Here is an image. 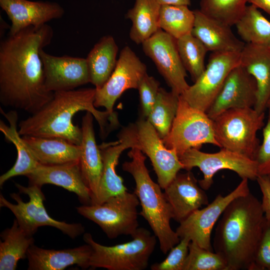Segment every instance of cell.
I'll return each mask as SVG.
<instances>
[{
    "label": "cell",
    "mask_w": 270,
    "mask_h": 270,
    "mask_svg": "<svg viewBox=\"0 0 270 270\" xmlns=\"http://www.w3.org/2000/svg\"><path fill=\"white\" fill-rule=\"evenodd\" d=\"M164 190L172 219L179 223L202 206L209 204L208 196L190 170L178 172Z\"/></svg>",
    "instance_id": "d6986e66"
},
{
    "label": "cell",
    "mask_w": 270,
    "mask_h": 270,
    "mask_svg": "<svg viewBox=\"0 0 270 270\" xmlns=\"http://www.w3.org/2000/svg\"><path fill=\"white\" fill-rule=\"evenodd\" d=\"M194 10L188 6L162 4L160 6L159 26L176 40L192 33L194 22Z\"/></svg>",
    "instance_id": "1f68e13d"
},
{
    "label": "cell",
    "mask_w": 270,
    "mask_h": 270,
    "mask_svg": "<svg viewBox=\"0 0 270 270\" xmlns=\"http://www.w3.org/2000/svg\"><path fill=\"white\" fill-rule=\"evenodd\" d=\"M266 108H270V98L267 102Z\"/></svg>",
    "instance_id": "ee69618b"
},
{
    "label": "cell",
    "mask_w": 270,
    "mask_h": 270,
    "mask_svg": "<svg viewBox=\"0 0 270 270\" xmlns=\"http://www.w3.org/2000/svg\"><path fill=\"white\" fill-rule=\"evenodd\" d=\"M96 92L95 88L54 92L52 100L20 122L19 134L21 136L59 138L80 146L82 129L74 124L72 118L77 112L85 110L94 117L102 135H107L119 124L118 116H112L106 110H98L95 107Z\"/></svg>",
    "instance_id": "7a4b0ae2"
},
{
    "label": "cell",
    "mask_w": 270,
    "mask_h": 270,
    "mask_svg": "<svg viewBox=\"0 0 270 270\" xmlns=\"http://www.w3.org/2000/svg\"><path fill=\"white\" fill-rule=\"evenodd\" d=\"M160 88V82L146 72L140 80L137 89L138 90L142 114L147 118L152 112Z\"/></svg>",
    "instance_id": "8d00e7d4"
},
{
    "label": "cell",
    "mask_w": 270,
    "mask_h": 270,
    "mask_svg": "<svg viewBox=\"0 0 270 270\" xmlns=\"http://www.w3.org/2000/svg\"><path fill=\"white\" fill-rule=\"evenodd\" d=\"M0 6L12 22L8 34H14L30 26H40L62 18L64 9L54 2L0 0Z\"/></svg>",
    "instance_id": "ffe728a7"
},
{
    "label": "cell",
    "mask_w": 270,
    "mask_h": 270,
    "mask_svg": "<svg viewBox=\"0 0 270 270\" xmlns=\"http://www.w3.org/2000/svg\"><path fill=\"white\" fill-rule=\"evenodd\" d=\"M142 50L156 65L171 91L178 96L189 87L186 70L180 60L176 40L159 29L142 44Z\"/></svg>",
    "instance_id": "5bb4252c"
},
{
    "label": "cell",
    "mask_w": 270,
    "mask_h": 270,
    "mask_svg": "<svg viewBox=\"0 0 270 270\" xmlns=\"http://www.w3.org/2000/svg\"><path fill=\"white\" fill-rule=\"evenodd\" d=\"M240 64L256 80L258 94L254 108L264 112L270 98V48L245 43L240 52Z\"/></svg>",
    "instance_id": "d4e9b609"
},
{
    "label": "cell",
    "mask_w": 270,
    "mask_h": 270,
    "mask_svg": "<svg viewBox=\"0 0 270 270\" xmlns=\"http://www.w3.org/2000/svg\"><path fill=\"white\" fill-rule=\"evenodd\" d=\"M30 184H54L75 193L84 204H92L90 191L84 184L79 161L54 165L39 164L26 176Z\"/></svg>",
    "instance_id": "44dd1931"
},
{
    "label": "cell",
    "mask_w": 270,
    "mask_h": 270,
    "mask_svg": "<svg viewBox=\"0 0 270 270\" xmlns=\"http://www.w3.org/2000/svg\"><path fill=\"white\" fill-rule=\"evenodd\" d=\"M265 113L254 108L228 110L213 120L214 137L220 148L255 160L260 146L257 132L264 125Z\"/></svg>",
    "instance_id": "5b68a950"
},
{
    "label": "cell",
    "mask_w": 270,
    "mask_h": 270,
    "mask_svg": "<svg viewBox=\"0 0 270 270\" xmlns=\"http://www.w3.org/2000/svg\"><path fill=\"white\" fill-rule=\"evenodd\" d=\"M248 180L242 178L229 194L224 196L218 194L206 207L196 210L180 222L176 230L180 239L188 238L200 246L213 251L211 234L214 226L232 201L250 192Z\"/></svg>",
    "instance_id": "7c38bea8"
},
{
    "label": "cell",
    "mask_w": 270,
    "mask_h": 270,
    "mask_svg": "<svg viewBox=\"0 0 270 270\" xmlns=\"http://www.w3.org/2000/svg\"><path fill=\"white\" fill-rule=\"evenodd\" d=\"M91 246L86 244L76 248L48 250L32 244L27 252L28 270H62L76 264L84 269L90 268Z\"/></svg>",
    "instance_id": "cb8c5ba5"
},
{
    "label": "cell",
    "mask_w": 270,
    "mask_h": 270,
    "mask_svg": "<svg viewBox=\"0 0 270 270\" xmlns=\"http://www.w3.org/2000/svg\"><path fill=\"white\" fill-rule=\"evenodd\" d=\"M146 72V65L132 49L128 46L124 47L109 78L102 87L96 88L95 107H104L112 116H118L113 110L116 100L126 90L137 89Z\"/></svg>",
    "instance_id": "4fadbf2b"
},
{
    "label": "cell",
    "mask_w": 270,
    "mask_h": 270,
    "mask_svg": "<svg viewBox=\"0 0 270 270\" xmlns=\"http://www.w3.org/2000/svg\"><path fill=\"white\" fill-rule=\"evenodd\" d=\"M15 186L20 192L28 196L29 201L24 202L19 194L14 192L10 194L16 202L14 204L0 194V206L12 212L20 226L28 234L33 236L39 227L45 226L54 227L72 238L84 232V226L80 223L68 224L56 220L48 214L44 205L45 197L41 186L31 184L24 186L18 183H15Z\"/></svg>",
    "instance_id": "9c48e42d"
},
{
    "label": "cell",
    "mask_w": 270,
    "mask_h": 270,
    "mask_svg": "<svg viewBox=\"0 0 270 270\" xmlns=\"http://www.w3.org/2000/svg\"><path fill=\"white\" fill-rule=\"evenodd\" d=\"M162 140L168 148L174 150L178 157L190 148L200 150L204 144L220 148L214 137L213 120L206 112L189 104L181 96L170 130Z\"/></svg>",
    "instance_id": "52a82bcc"
},
{
    "label": "cell",
    "mask_w": 270,
    "mask_h": 270,
    "mask_svg": "<svg viewBox=\"0 0 270 270\" xmlns=\"http://www.w3.org/2000/svg\"><path fill=\"white\" fill-rule=\"evenodd\" d=\"M257 94L256 80L239 64L228 74L218 96L206 112L214 120L229 109L254 108Z\"/></svg>",
    "instance_id": "e0dca14e"
},
{
    "label": "cell",
    "mask_w": 270,
    "mask_h": 270,
    "mask_svg": "<svg viewBox=\"0 0 270 270\" xmlns=\"http://www.w3.org/2000/svg\"><path fill=\"white\" fill-rule=\"evenodd\" d=\"M248 2L270 15V0H248Z\"/></svg>",
    "instance_id": "b9f144b4"
},
{
    "label": "cell",
    "mask_w": 270,
    "mask_h": 270,
    "mask_svg": "<svg viewBox=\"0 0 270 270\" xmlns=\"http://www.w3.org/2000/svg\"><path fill=\"white\" fill-rule=\"evenodd\" d=\"M160 6L157 0H135L126 14V18L132 22L129 36L134 43L142 44L160 29Z\"/></svg>",
    "instance_id": "f1b7e54d"
},
{
    "label": "cell",
    "mask_w": 270,
    "mask_h": 270,
    "mask_svg": "<svg viewBox=\"0 0 270 270\" xmlns=\"http://www.w3.org/2000/svg\"><path fill=\"white\" fill-rule=\"evenodd\" d=\"M270 270V219H265L250 270Z\"/></svg>",
    "instance_id": "f35d334b"
},
{
    "label": "cell",
    "mask_w": 270,
    "mask_h": 270,
    "mask_svg": "<svg viewBox=\"0 0 270 270\" xmlns=\"http://www.w3.org/2000/svg\"><path fill=\"white\" fill-rule=\"evenodd\" d=\"M179 158L186 171L195 167L201 170L203 178L198 183L204 190H208L213 184L214 174L222 170H232L242 179L254 180L258 176L255 160L224 148L214 153H206L192 148L184 152Z\"/></svg>",
    "instance_id": "30bf717a"
},
{
    "label": "cell",
    "mask_w": 270,
    "mask_h": 270,
    "mask_svg": "<svg viewBox=\"0 0 270 270\" xmlns=\"http://www.w3.org/2000/svg\"><path fill=\"white\" fill-rule=\"evenodd\" d=\"M139 200L128 191L112 196L102 204H84L78 212L96 224L110 238L120 235L132 236L138 228L137 208Z\"/></svg>",
    "instance_id": "ba28073f"
},
{
    "label": "cell",
    "mask_w": 270,
    "mask_h": 270,
    "mask_svg": "<svg viewBox=\"0 0 270 270\" xmlns=\"http://www.w3.org/2000/svg\"><path fill=\"white\" fill-rule=\"evenodd\" d=\"M179 96L160 87L153 108L146 118L162 139L170 130L176 114Z\"/></svg>",
    "instance_id": "d6a6232c"
},
{
    "label": "cell",
    "mask_w": 270,
    "mask_h": 270,
    "mask_svg": "<svg viewBox=\"0 0 270 270\" xmlns=\"http://www.w3.org/2000/svg\"><path fill=\"white\" fill-rule=\"evenodd\" d=\"M160 5H181L188 6L190 4V0H157Z\"/></svg>",
    "instance_id": "7bdbcfd3"
},
{
    "label": "cell",
    "mask_w": 270,
    "mask_h": 270,
    "mask_svg": "<svg viewBox=\"0 0 270 270\" xmlns=\"http://www.w3.org/2000/svg\"><path fill=\"white\" fill-rule=\"evenodd\" d=\"M0 237L3 241H0V270H15L19 260L27 258L28 250L34 244L33 236L26 233L15 218L12 227L2 231Z\"/></svg>",
    "instance_id": "f546056e"
},
{
    "label": "cell",
    "mask_w": 270,
    "mask_h": 270,
    "mask_svg": "<svg viewBox=\"0 0 270 270\" xmlns=\"http://www.w3.org/2000/svg\"><path fill=\"white\" fill-rule=\"evenodd\" d=\"M132 240L126 243L106 246L96 242L90 233L83 238L92 248L90 268L108 270H144L154 252L156 237L148 230L138 228L131 236Z\"/></svg>",
    "instance_id": "8992f818"
},
{
    "label": "cell",
    "mask_w": 270,
    "mask_h": 270,
    "mask_svg": "<svg viewBox=\"0 0 270 270\" xmlns=\"http://www.w3.org/2000/svg\"><path fill=\"white\" fill-rule=\"evenodd\" d=\"M138 148L151 161L158 182L164 189L184 169L176 152L168 148L147 119L140 118L134 124Z\"/></svg>",
    "instance_id": "9a60e30c"
},
{
    "label": "cell",
    "mask_w": 270,
    "mask_h": 270,
    "mask_svg": "<svg viewBox=\"0 0 270 270\" xmlns=\"http://www.w3.org/2000/svg\"><path fill=\"white\" fill-rule=\"evenodd\" d=\"M54 35L46 24L30 26L0 42V102L32 114L54 96L45 86L40 50Z\"/></svg>",
    "instance_id": "6da1fadb"
},
{
    "label": "cell",
    "mask_w": 270,
    "mask_h": 270,
    "mask_svg": "<svg viewBox=\"0 0 270 270\" xmlns=\"http://www.w3.org/2000/svg\"><path fill=\"white\" fill-rule=\"evenodd\" d=\"M0 112L9 122L8 126L0 120V130L4 134L6 140L14 145L17 152V158L14 166L0 176V186L2 187L6 181L12 177L26 176L40 163L18 132L17 112L14 110L5 112L2 108H0Z\"/></svg>",
    "instance_id": "4316f807"
},
{
    "label": "cell",
    "mask_w": 270,
    "mask_h": 270,
    "mask_svg": "<svg viewBox=\"0 0 270 270\" xmlns=\"http://www.w3.org/2000/svg\"><path fill=\"white\" fill-rule=\"evenodd\" d=\"M262 137L255 160L258 175L270 178V110L266 124L262 130Z\"/></svg>",
    "instance_id": "ab89813d"
},
{
    "label": "cell",
    "mask_w": 270,
    "mask_h": 270,
    "mask_svg": "<svg viewBox=\"0 0 270 270\" xmlns=\"http://www.w3.org/2000/svg\"><path fill=\"white\" fill-rule=\"evenodd\" d=\"M256 180L262 193V198L261 202L262 209L265 218L270 219V178L258 175Z\"/></svg>",
    "instance_id": "60d3db41"
},
{
    "label": "cell",
    "mask_w": 270,
    "mask_h": 270,
    "mask_svg": "<svg viewBox=\"0 0 270 270\" xmlns=\"http://www.w3.org/2000/svg\"><path fill=\"white\" fill-rule=\"evenodd\" d=\"M190 240L181 238L180 242L170 250L167 257L162 262L152 264V270H182L188 256Z\"/></svg>",
    "instance_id": "74e56055"
},
{
    "label": "cell",
    "mask_w": 270,
    "mask_h": 270,
    "mask_svg": "<svg viewBox=\"0 0 270 270\" xmlns=\"http://www.w3.org/2000/svg\"><path fill=\"white\" fill-rule=\"evenodd\" d=\"M81 129L79 164L83 180L90 191L92 204L97 197L103 162L100 150L96 140L93 115L89 112H86L82 118Z\"/></svg>",
    "instance_id": "7402d4cb"
},
{
    "label": "cell",
    "mask_w": 270,
    "mask_h": 270,
    "mask_svg": "<svg viewBox=\"0 0 270 270\" xmlns=\"http://www.w3.org/2000/svg\"><path fill=\"white\" fill-rule=\"evenodd\" d=\"M176 46L184 66L195 82L206 68L204 60L208 50L192 33L177 39Z\"/></svg>",
    "instance_id": "836d02e7"
},
{
    "label": "cell",
    "mask_w": 270,
    "mask_h": 270,
    "mask_svg": "<svg viewBox=\"0 0 270 270\" xmlns=\"http://www.w3.org/2000/svg\"><path fill=\"white\" fill-rule=\"evenodd\" d=\"M248 0H200V10L206 15L230 26L244 14Z\"/></svg>",
    "instance_id": "e575fe53"
},
{
    "label": "cell",
    "mask_w": 270,
    "mask_h": 270,
    "mask_svg": "<svg viewBox=\"0 0 270 270\" xmlns=\"http://www.w3.org/2000/svg\"><path fill=\"white\" fill-rule=\"evenodd\" d=\"M40 54L43 64L45 86L48 91L54 92L74 90L90 82L86 58L54 56L43 49Z\"/></svg>",
    "instance_id": "ac0fdd59"
},
{
    "label": "cell",
    "mask_w": 270,
    "mask_h": 270,
    "mask_svg": "<svg viewBox=\"0 0 270 270\" xmlns=\"http://www.w3.org/2000/svg\"><path fill=\"white\" fill-rule=\"evenodd\" d=\"M182 270H228L224 258L218 253L208 250L190 241Z\"/></svg>",
    "instance_id": "d590c367"
},
{
    "label": "cell",
    "mask_w": 270,
    "mask_h": 270,
    "mask_svg": "<svg viewBox=\"0 0 270 270\" xmlns=\"http://www.w3.org/2000/svg\"><path fill=\"white\" fill-rule=\"evenodd\" d=\"M235 26L238 35L245 43L270 48V21L254 6H246Z\"/></svg>",
    "instance_id": "4dcf8cb0"
},
{
    "label": "cell",
    "mask_w": 270,
    "mask_h": 270,
    "mask_svg": "<svg viewBox=\"0 0 270 270\" xmlns=\"http://www.w3.org/2000/svg\"><path fill=\"white\" fill-rule=\"evenodd\" d=\"M118 46L110 35L101 38L94 45L86 58L90 82L96 88L108 80L116 64Z\"/></svg>",
    "instance_id": "83f0119b"
},
{
    "label": "cell",
    "mask_w": 270,
    "mask_h": 270,
    "mask_svg": "<svg viewBox=\"0 0 270 270\" xmlns=\"http://www.w3.org/2000/svg\"><path fill=\"white\" fill-rule=\"evenodd\" d=\"M118 140L102 143L99 146L103 168L96 198L92 204H102L110 198L127 192L123 179L116 172L121 154L126 149L138 148L134 124L124 128L118 134Z\"/></svg>",
    "instance_id": "2e32d148"
},
{
    "label": "cell",
    "mask_w": 270,
    "mask_h": 270,
    "mask_svg": "<svg viewBox=\"0 0 270 270\" xmlns=\"http://www.w3.org/2000/svg\"><path fill=\"white\" fill-rule=\"evenodd\" d=\"M194 22L192 32L208 51L212 52H240L245 42L238 39L231 26L212 18L200 10H194Z\"/></svg>",
    "instance_id": "603a6c76"
},
{
    "label": "cell",
    "mask_w": 270,
    "mask_h": 270,
    "mask_svg": "<svg viewBox=\"0 0 270 270\" xmlns=\"http://www.w3.org/2000/svg\"><path fill=\"white\" fill-rule=\"evenodd\" d=\"M38 162L54 165L79 161L80 146L59 138L22 136Z\"/></svg>",
    "instance_id": "484cf974"
},
{
    "label": "cell",
    "mask_w": 270,
    "mask_h": 270,
    "mask_svg": "<svg viewBox=\"0 0 270 270\" xmlns=\"http://www.w3.org/2000/svg\"><path fill=\"white\" fill-rule=\"evenodd\" d=\"M265 219L261 202L250 192L226 206L216 226L212 247L228 270H250Z\"/></svg>",
    "instance_id": "3957f363"
},
{
    "label": "cell",
    "mask_w": 270,
    "mask_h": 270,
    "mask_svg": "<svg viewBox=\"0 0 270 270\" xmlns=\"http://www.w3.org/2000/svg\"><path fill=\"white\" fill-rule=\"evenodd\" d=\"M131 159L124 162L122 170L133 177L136 195L141 206V215L147 221L158 240L162 252L166 254L180 239L170 226L172 218L171 207L162 188L154 182L146 166V156L138 148H132L128 154Z\"/></svg>",
    "instance_id": "277c9868"
},
{
    "label": "cell",
    "mask_w": 270,
    "mask_h": 270,
    "mask_svg": "<svg viewBox=\"0 0 270 270\" xmlns=\"http://www.w3.org/2000/svg\"><path fill=\"white\" fill-rule=\"evenodd\" d=\"M240 52H212L202 74L181 96L191 106L206 112L227 76L240 64Z\"/></svg>",
    "instance_id": "8fae6325"
}]
</instances>
